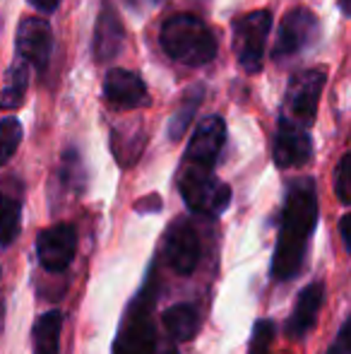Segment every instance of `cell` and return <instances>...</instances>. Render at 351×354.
Here are the masks:
<instances>
[{
  "label": "cell",
  "instance_id": "cell-12",
  "mask_svg": "<svg viewBox=\"0 0 351 354\" xmlns=\"http://www.w3.org/2000/svg\"><path fill=\"white\" fill-rule=\"evenodd\" d=\"M166 263L178 275H192L200 263V239L188 219H176L164 239Z\"/></svg>",
  "mask_w": 351,
  "mask_h": 354
},
{
  "label": "cell",
  "instance_id": "cell-25",
  "mask_svg": "<svg viewBox=\"0 0 351 354\" xmlns=\"http://www.w3.org/2000/svg\"><path fill=\"white\" fill-rule=\"evenodd\" d=\"M349 328H351V323L344 321L342 328H339V333H337V340L332 342V347H330L328 354H351V350H349Z\"/></svg>",
  "mask_w": 351,
  "mask_h": 354
},
{
  "label": "cell",
  "instance_id": "cell-21",
  "mask_svg": "<svg viewBox=\"0 0 351 354\" xmlns=\"http://www.w3.org/2000/svg\"><path fill=\"white\" fill-rule=\"evenodd\" d=\"M19 142H22V123L12 116L3 118L0 121V167H5L12 159Z\"/></svg>",
  "mask_w": 351,
  "mask_h": 354
},
{
  "label": "cell",
  "instance_id": "cell-18",
  "mask_svg": "<svg viewBox=\"0 0 351 354\" xmlns=\"http://www.w3.org/2000/svg\"><path fill=\"white\" fill-rule=\"evenodd\" d=\"M27 84H29V66L17 56L12 61V66L8 68V75H5V87L0 92V109L14 111V109L22 106L24 94H27Z\"/></svg>",
  "mask_w": 351,
  "mask_h": 354
},
{
  "label": "cell",
  "instance_id": "cell-9",
  "mask_svg": "<svg viewBox=\"0 0 351 354\" xmlns=\"http://www.w3.org/2000/svg\"><path fill=\"white\" fill-rule=\"evenodd\" d=\"M14 46H17V56L29 68H34L37 73H43L48 68L51 51H53L51 24L43 17H24L17 27Z\"/></svg>",
  "mask_w": 351,
  "mask_h": 354
},
{
  "label": "cell",
  "instance_id": "cell-7",
  "mask_svg": "<svg viewBox=\"0 0 351 354\" xmlns=\"http://www.w3.org/2000/svg\"><path fill=\"white\" fill-rule=\"evenodd\" d=\"M320 37V22L308 8H294L284 15L279 22L274 39V48H272V58L274 61H286L291 56H299L305 48H310Z\"/></svg>",
  "mask_w": 351,
  "mask_h": 354
},
{
  "label": "cell",
  "instance_id": "cell-1",
  "mask_svg": "<svg viewBox=\"0 0 351 354\" xmlns=\"http://www.w3.org/2000/svg\"><path fill=\"white\" fill-rule=\"evenodd\" d=\"M315 224H318V188H315V181L308 176L296 178L286 191L279 236H277V248L274 256H272V277L277 282H286L301 272Z\"/></svg>",
  "mask_w": 351,
  "mask_h": 354
},
{
  "label": "cell",
  "instance_id": "cell-3",
  "mask_svg": "<svg viewBox=\"0 0 351 354\" xmlns=\"http://www.w3.org/2000/svg\"><path fill=\"white\" fill-rule=\"evenodd\" d=\"M178 188H181L185 205L205 217H219L231 203V188L217 176H212V171H202V169L183 167L178 176Z\"/></svg>",
  "mask_w": 351,
  "mask_h": 354
},
{
  "label": "cell",
  "instance_id": "cell-8",
  "mask_svg": "<svg viewBox=\"0 0 351 354\" xmlns=\"http://www.w3.org/2000/svg\"><path fill=\"white\" fill-rule=\"evenodd\" d=\"M226 142V123L221 116H207L197 123L190 142H188L183 167L212 171Z\"/></svg>",
  "mask_w": 351,
  "mask_h": 354
},
{
  "label": "cell",
  "instance_id": "cell-15",
  "mask_svg": "<svg viewBox=\"0 0 351 354\" xmlns=\"http://www.w3.org/2000/svg\"><path fill=\"white\" fill-rule=\"evenodd\" d=\"M323 294H325V287L320 282H313L301 289L294 311H291L289 321H286V335H289L291 340H303V337L313 330L315 321H318L320 306H323Z\"/></svg>",
  "mask_w": 351,
  "mask_h": 354
},
{
  "label": "cell",
  "instance_id": "cell-27",
  "mask_svg": "<svg viewBox=\"0 0 351 354\" xmlns=\"http://www.w3.org/2000/svg\"><path fill=\"white\" fill-rule=\"evenodd\" d=\"M339 234H342L344 251H351V239H349V214H344V217L339 219Z\"/></svg>",
  "mask_w": 351,
  "mask_h": 354
},
{
  "label": "cell",
  "instance_id": "cell-5",
  "mask_svg": "<svg viewBox=\"0 0 351 354\" xmlns=\"http://www.w3.org/2000/svg\"><path fill=\"white\" fill-rule=\"evenodd\" d=\"M272 29V15L267 10H253L234 22V53L239 66L248 75L263 71L265 44Z\"/></svg>",
  "mask_w": 351,
  "mask_h": 354
},
{
  "label": "cell",
  "instance_id": "cell-26",
  "mask_svg": "<svg viewBox=\"0 0 351 354\" xmlns=\"http://www.w3.org/2000/svg\"><path fill=\"white\" fill-rule=\"evenodd\" d=\"M58 3H61V0H29V5H32V8H37L39 12H43V15L56 12Z\"/></svg>",
  "mask_w": 351,
  "mask_h": 354
},
{
  "label": "cell",
  "instance_id": "cell-28",
  "mask_svg": "<svg viewBox=\"0 0 351 354\" xmlns=\"http://www.w3.org/2000/svg\"><path fill=\"white\" fill-rule=\"evenodd\" d=\"M154 354H157V352H154ZM159 354H178V352H176V347H164V350H161Z\"/></svg>",
  "mask_w": 351,
  "mask_h": 354
},
{
  "label": "cell",
  "instance_id": "cell-19",
  "mask_svg": "<svg viewBox=\"0 0 351 354\" xmlns=\"http://www.w3.org/2000/svg\"><path fill=\"white\" fill-rule=\"evenodd\" d=\"M202 97H205V84H192V87L185 89V94L181 97V104H178V109L169 121V138L174 142L185 136L188 126H190L192 118L197 116V109H200V104H202Z\"/></svg>",
  "mask_w": 351,
  "mask_h": 354
},
{
  "label": "cell",
  "instance_id": "cell-4",
  "mask_svg": "<svg viewBox=\"0 0 351 354\" xmlns=\"http://www.w3.org/2000/svg\"><path fill=\"white\" fill-rule=\"evenodd\" d=\"M325 80H328V73L323 68H308V71L296 73L289 80V87H286L284 104H281V118L299 123L303 128L313 126Z\"/></svg>",
  "mask_w": 351,
  "mask_h": 354
},
{
  "label": "cell",
  "instance_id": "cell-14",
  "mask_svg": "<svg viewBox=\"0 0 351 354\" xmlns=\"http://www.w3.org/2000/svg\"><path fill=\"white\" fill-rule=\"evenodd\" d=\"M123 39H126V29H123L121 17L111 0H103L97 17V29H94V58L99 63L113 61L121 53Z\"/></svg>",
  "mask_w": 351,
  "mask_h": 354
},
{
  "label": "cell",
  "instance_id": "cell-11",
  "mask_svg": "<svg viewBox=\"0 0 351 354\" xmlns=\"http://www.w3.org/2000/svg\"><path fill=\"white\" fill-rule=\"evenodd\" d=\"M313 157V142H310L308 128L291 123L279 116L274 133V142H272V159L279 169H294L303 167Z\"/></svg>",
  "mask_w": 351,
  "mask_h": 354
},
{
  "label": "cell",
  "instance_id": "cell-10",
  "mask_svg": "<svg viewBox=\"0 0 351 354\" xmlns=\"http://www.w3.org/2000/svg\"><path fill=\"white\" fill-rule=\"evenodd\" d=\"M77 253V232L72 224H53L37 239V256L43 270L63 272L70 268Z\"/></svg>",
  "mask_w": 351,
  "mask_h": 354
},
{
  "label": "cell",
  "instance_id": "cell-6",
  "mask_svg": "<svg viewBox=\"0 0 351 354\" xmlns=\"http://www.w3.org/2000/svg\"><path fill=\"white\" fill-rule=\"evenodd\" d=\"M157 326L152 321V301L147 294L137 297L128 308L123 326L113 342V354H154Z\"/></svg>",
  "mask_w": 351,
  "mask_h": 354
},
{
  "label": "cell",
  "instance_id": "cell-23",
  "mask_svg": "<svg viewBox=\"0 0 351 354\" xmlns=\"http://www.w3.org/2000/svg\"><path fill=\"white\" fill-rule=\"evenodd\" d=\"M272 340H274V323L263 318V321H258L253 328V337H250L248 354H267Z\"/></svg>",
  "mask_w": 351,
  "mask_h": 354
},
{
  "label": "cell",
  "instance_id": "cell-16",
  "mask_svg": "<svg viewBox=\"0 0 351 354\" xmlns=\"http://www.w3.org/2000/svg\"><path fill=\"white\" fill-rule=\"evenodd\" d=\"M61 330H63V313L48 311L37 318L32 330L34 354H61Z\"/></svg>",
  "mask_w": 351,
  "mask_h": 354
},
{
  "label": "cell",
  "instance_id": "cell-29",
  "mask_svg": "<svg viewBox=\"0 0 351 354\" xmlns=\"http://www.w3.org/2000/svg\"><path fill=\"white\" fill-rule=\"evenodd\" d=\"M157 3H161V0H157Z\"/></svg>",
  "mask_w": 351,
  "mask_h": 354
},
{
  "label": "cell",
  "instance_id": "cell-17",
  "mask_svg": "<svg viewBox=\"0 0 351 354\" xmlns=\"http://www.w3.org/2000/svg\"><path fill=\"white\" fill-rule=\"evenodd\" d=\"M161 323L176 342H188L200 330V316L190 304H176L161 313Z\"/></svg>",
  "mask_w": 351,
  "mask_h": 354
},
{
  "label": "cell",
  "instance_id": "cell-2",
  "mask_svg": "<svg viewBox=\"0 0 351 354\" xmlns=\"http://www.w3.org/2000/svg\"><path fill=\"white\" fill-rule=\"evenodd\" d=\"M159 44L164 53L183 66H207L217 56V39L212 29L197 15L178 12L159 29Z\"/></svg>",
  "mask_w": 351,
  "mask_h": 354
},
{
  "label": "cell",
  "instance_id": "cell-22",
  "mask_svg": "<svg viewBox=\"0 0 351 354\" xmlns=\"http://www.w3.org/2000/svg\"><path fill=\"white\" fill-rule=\"evenodd\" d=\"M61 178L70 191L80 193L85 188V167H82V157L77 149H66L61 162Z\"/></svg>",
  "mask_w": 351,
  "mask_h": 354
},
{
  "label": "cell",
  "instance_id": "cell-24",
  "mask_svg": "<svg viewBox=\"0 0 351 354\" xmlns=\"http://www.w3.org/2000/svg\"><path fill=\"white\" fill-rule=\"evenodd\" d=\"M347 169H349V154H344L337 164V171H334V188H337V198L342 205H349V176H347Z\"/></svg>",
  "mask_w": 351,
  "mask_h": 354
},
{
  "label": "cell",
  "instance_id": "cell-13",
  "mask_svg": "<svg viewBox=\"0 0 351 354\" xmlns=\"http://www.w3.org/2000/svg\"><path fill=\"white\" fill-rule=\"evenodd\" d=\"M103 97L118 111H132V109H140L150 104L145 80L137 73L126 71V68H113V71L106 73Z\"/></svg>",
  "mask_w": 351,
  "mask_h": 354
},
{
  "label": "cell",
  "instance_id": "cell-20",
  "mask_svg": "<svg viewBox=\"0 0 351 354\" xmlns=\"http://www.w3.org/2000/svg\"><path fill=\"white\" fill-rule=\"evenodd\" d=\"M22 224V205L14 196L0 193V248H8L17 239Z\"/></svg>",
  "mask_w": 351,
  "mask_h": 354
}]
</instances>
